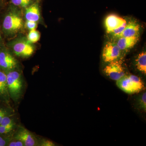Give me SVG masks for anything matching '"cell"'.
I'll use <instances>...</instances> for the list:
<instances>
[{"label": "cell", "instance_id": "obj_20", "mask_svg": "<svg viewBox=\"0 0 146 146\" xmlns=\"http://www.w3.org/2000/svg\"><path fill=\"white\" fill-rule=\"evenodd\" d=\"M55 146L52 141L44 138H38V146Z\"/></svg>", "mask_w": 146, "mask_h": 146}, {"label": "cell", "instance_id": "obj_21", "mask_svg": "<svg viewBox=\"0 0 146 146\" xmlns=\"http://www.w3.org/2000/svg\"><path fill=\"white\" fill-rule=\"evenodd\" d=\"M12 136H5L0 134V146H7Z\"/></svg>", "mask_w": 146, "mask_h": 146}, {"label": "cell", "instance_id": "obj_18", "mask_svg": "<svg viewBox=\"0 0 146 146\" xmlns=\"http://www.w3.org/2000/svg\"><path fill=\"white\" fill-rule=\"evenodd\" d=\"M11 1L14 5L26 8L31 3L32 0H11Z\"/></svg>", "mask_w": 146, "mask_h": 146}, {"label": "cell", "instance_id": "obj_15", "mask_svg": "<svg viewBox=\"0 0 146 146\" xmlns=\"http://www.w3.org/2000/svg\"><path fill=\"white\" fill-rule=\"evenodd\" d=\"M18 126L17 124L8 126L0 125V134L5 136H13Z\"/></svg>", "mask_w": 146, "mask_h": 146}, {"label": "cell", "instance_id": "obj_24", "mask_svg": "<svg viewBox=\"0 0 146 146\" xmlns=\"http://www.w3.org/2000/svg\"><path fill=\"white\" fill-rule=\"evenodd\" d=\"M7 146H25V144L22 141L18 139H15L12 138L9 143H8Z\"/></svg>", "mask_w": 146, "mask_h": 146}, {"label": "cell", "instance_id": "obj_5", "mask_svg": "<svg viewBox=\"0 0 146 146\" xmlns=\"http://www.w3.org/2000/svg\"><path fill=\"white\" fill-rule=\"evenodd\" d=\"M12 138L20 140L25 146H38V138L22 126H18Z\"/></svg>", "mask_w": 146, "mask_h": 146}, {"label": "cell", "instance_id": "obj_1", "mask_svg": "<svg viewBox=\"0 0 146 146\" xmlns=\"http://www.w3.org/2000/svg\"><path fill=\"white\" fill-rule=\"evenodd\" d=\"M6 75L7 89L10 99L17 103L22 98L25 89L23 76L17 70L9 71Z\"/></svg>", "mask_w": 146, "mask_h": 146}, {"label": "cell", "instance_id": "obj_2", "mask_svg": "<svg viewBox=\"0 0 146 146\" xmlns=\"http://www.w3.org/2000/svg\"><path fill=\"white\" fill-rule=\"evenodd\" d=\"M116 82L120 89L128 94L139 93L145 89V85L142 79L134 75H126Z\"/></svg>", "mask_w": 146, "mask_h": 146}, {"label": "cell", "instance_id": "obj_23", "mask_svg": "<svg viewBox=\"0 0 146 146\" xmlns=\"http://www.w3.org/2000/svg\"><path fill=\"white\" fill-rule=\"evenodd\" d=\"M25 27L30 31L35 30L37 27V23L34 21H27L25 23Z\"/></svg>", "mask_w": 146, "mask_h": 146}, {"label": "cell", "instance_id": "obj_19", "mask_svg": "<svg viewBox=\"0 0 146 146\" xmlns=\"http://www.w3.org/2000/svg\"><path fill=\"white\" fill-rule=\"evenodd\" d=\"M127 21H125V23L120 26L115 30H114L111 33V34L112 35V36L115 38H117L118 37L121 36V35L124 29L125 28L126 25Z\"/></svg>", "mask_w": 146, "mask_h": 146}, {"label": "cell", "instance_id": "obj_17", "mask_svg": "<svg viewBox=\"0 0 146 146\" xmlns=\"http://www.w3.org/2000/svg\"><path fill=\"white\" fill-rule=\"evenodd\" d=\"M40 38V33L35 30L30 31L27 36V40L31 43H36Z\"/></svg>", "mask_w": 146, "mask_h": 146}, {"label": "cell", "instance_id": "obj_22", "mask_svg": "<svg viewBox=\"0 0 146 146\" xmlns=\"http://www.w3.org/2000/svg\"><path fill=\"white\" fill-rule=\"evenodd\" d=\"M139 104L141 109L146 111V93L145 92L140 96L139 100Z\"/></svg>", "mask_w": 146, "mask_h": 146}, {"label": "cell", "instance_id": "obj_7", "mask_svg": "<svg viewBox=\"0 0 146 146\" xmlns=\"http://www.w3.org/2000/svg\"><path fill=\"white\" fill-rule=\"evenodd\" d=\"M13 52L17 56L28 58L31 56L34 52V48L28 40H20L13 44Z\"/></svg>", "mask_w": 146, "mask_h": 146}, {"label": "cell", "instance_id": "obj_14", "mask_svg": "<svg viewBox=\"0 0 146 146\" xmlns=\"http://www.w3.org/2000/svg\"><path fill=\"white\" fill-rule=\"evenodd\" d=\"M136 66L138 70L146 74V52L143 51L140 53L136 59Z\"/></svg>", "mask_w": 146, "mask_h": 146}, {"label": "cell", "instance_id": "obj_16", "mask_svg": "<svg viewBox=\"0 0 146 146\" xmlns=\"http://www.w3.org/2000/svg\"><path fill=\"white\" fill-rule=\"evenodd\" d=\"M16 124H17L16 117L14 112H13L5 116L2 119L0 125L8 126Z\"/></svg>", "mask_w": 146, "mask_h": 146}, {"label": "cell", "instance_id": "obj_10", "mask_svg": "<svg viewBox=\"0 0 146 146\" xmlns=\"http://www.w3.org/2000/svg\"><path fill=\"white\" fill-rule=\"evenodd\" d=\"M140 25L137 21L134 20H131L128 23L120 36L125 37H137L140 35Z\"/></svg>", "mask_w": 146, "mask_h": 146}, {"label": "cell", "instance_id": "obj_3", "mask_svg": "<svg viewBox=\"0 0 146 146\" xmlns=\"http://www.w3.org/2000/svg\"><path fill=\"white\" fill-rule=\"evenodd\" d=\"M4 30L9 34H15L20 30L23 25L22 17L17 12L11 11L5 16L3 22Z\"/></svg>", "mask_w": 146, "mask_h": 146}, {"label": "cell", "instance_id": "obj_4", "mask_svg": "<svg viewBox=\"0 0 146 146\" xmlns=\"http://www.w3.org/2000/svg\"><path fill=\"white\" fill-rule=\"evenodd\" d=\"M103 71L110 78L116 81L126 75L122 61L121 59L107 63Z\"/></svg>", "mask_w": 146, "mask_h": 146}, {"label": "cell", "instance_id": "obj_26", "mask_svg": "<svg viewBox=\"0 0 146 146\" xmlns=\"http://www.w3.org/2000/svg\"><path fill=\"white\" fill-rule=\"evenodd\" d=\"M0 38H1V35H0Z\"/></svg>", "mask_w": 146, "mask_h": 146}, {"label": "cell", "instance_id": "obj_8", "mask_svg": "<svg viewBox=\"0 0 146 146\" xmlns=\"http://www.w3.org/2000/svg\"><path fill=\"white\" fill-rule=\"evenodd\" d=\"M18 61L12 54L7 52H0V68L7 72L16 70Z\"/></svg>", "mask_w": 146, "mask_h": 146}, {"label": "cell", "instance_id": "obj_9", "mask_svg": "<svg viewBox=\"0 0 146 146\" xmlns=\"http://www.w3.org/2000/svg\"><path fill=\"white\" fill-rule=\"evenodd\" d=\"M126 21L124 19L115 14H110L106 18L105 25L106 31L111 33L114 30L121 26Z\"/></svg>", "mask_w": 146, "mask_h": 146}, {"label": "cell", "instance_id": "obj_6", "mask_svg": "<svg viewBox=\"0 0 146 146\" xmlns=\"http://www.w3.org/2000/svg\"><path fill=\"white\" fill-rule=\"evenodd\" d=\"M122 50L115 42H107L103 50V60L105 63H108L120 59Z\"/></svg>", "mask_w": 146, "mask_h": 146}, {"label": "cell", "instance_id": "obj_11", "mask_svg": "<svg viewBox=\"0 0 146 146\" xmlns=\"http://www.w3.org/2000/svg\"><path fill=\"white\" fill-rule=\"evenodd\" d=\"M139 39V36L131 37L120 36L117 38V42L115 43L122 51L133 48L138 42Z\"/></svg>", "mask_w": 146, "mask_h": 146}, {"label": "cell", "instance_id": "obj_13", "mask_svg": "<svg viewBox=\"0 0 146 146\" xmlns=\"http://www.w3.org/2000/svg\"><path fill=\"white\" fill-rule=\"evenodd\" d=\"M0 97L3 98L7 103L10 99L7 84L6 74L2 71H0Z\"/></svg>", "mask_w": 146, "mask_h": 146}, {"label": "cell", "instance_id": "obj_25", "mask_svg": "<svg viewBox=\"0 0 146 146\" xmlns=\"http://www.w3.org/2000/svg\"><path fill=\"white\" fill-rule=\"evenodd\" d=\"M14 112L13 110H6L3 108H0V124L1 121L3 118L6 115L11 114V113Z\"/></svg>", "mask_w": 146, "mask_h": 146}, {"label": "cell", "instance_id": "obj_12", "mask_svg": "<svg viewBox=\"0 0 146 146\" xmlns=\"http://www.w3.org/2000/svg\"><path fill=\"white\" fill-rule=\"evenodd\" d=\"M25 18L27 21L37 22L40 19V13L38 3H35L26 7Z\"/></svg>", "mask_w": 146, "mask_h": 146}]
</instances>
